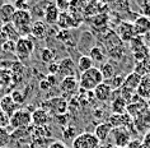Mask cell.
Listing matches in <instances>:
<instances>
[{
  "mask_svg": "<svg viewBox=\"0 0 150 148\" xmlns=\"http://www.w3.org/2000/svg\"><path fill=\"white\" fill-rule=\"evenodd\" d=\"M146 106H149V107H150V97L148 98V102H146Z\"/></svg>",
  "mask_w": 150,
  "mask_h": 148,
  "instance_id": "bcb514c9",
  "label": "cell"
},
{
  "mask_svg": "<svg viewBox=\"0 0 150 148\" xmlns=\"http://www.w3.org/2000/svg\"><path fill=\"white\" fill-rule=\"evenodd\" d=\"M1 70H3V69H1V68H0V77H1Z\"/></svg>",
  "mask_w": 150,
  "mask_h": 148,
  "instance_id": "7dc6e473",
  "label": "cell"
},
{
  "mask_svg": "<svg viewBox=\"0 0 150 148\" xmlns=\"http://www.w3.org/2000/svg\"><path fill=\"white\" fill-rule=\"evenodd\" d=\"M99 70H100L102 77H103V81H110V79H112L116 74H117L116 73L115 66L112 65L111 63H103L102 65H100Z\"/></svg>",
  "mask_w": 150,
  "mask_h": 148,
  "instance_id": "cb8c5ba5",
  "label": "cell"
},
{
  "mask_svg": "<svg viewBox=\"0 0 150 148\" xmlns=\"http://www.w3.org/2000/svg\"><path fill=\"white\" fill-rule=\"evenodd\" d=\"M24 65H23V63H21V61H14L12 63V66H10V71H12V74H17V75H21L23 74V71H24Z\"/></svg>",
  "mask_w": 150,
  "mask_h": 148,
  "instance_id": "d6a6232c",
  "label": "cell"
},
{
  "mask_svg": "<svg viewBox=\"0 0 150 148\" xmlns=\"http://www.w3.org/2000/svg\"><path fill=\"white\" fill-rule=\"evenodd\" d=\"M141 75L140 74H137V73H135V71H132V73H130V74H127L126 77H125V83H123V86L127 87V88H130V89H137V87L139 84H140V82H141Z\"/></svg>",
  "mask_w": 150,
  "mask_h": 148,
  "instance_id": "7402d4cb",
  "label": "cell"
},
{
  "mask_svg": "<svg viewBox=\"0 0 150 148\" xmlns=\"http://www.w3.org/2000/svg\"><path fill=\"white\" fill-rule=\"evenodd\" d=\"M104 82H106L113 91H117V89L121 88V87L123 86V83H125V77L121 75V74H120V75L116 74L112 79H110V81H104Z\"/></svg>",
  "mask_w": 150,
  "mask_h": 148,
  "instance_id": "f1b7e54d",
  "label": "cell"
},
{
  "mask_svg": "<svg viewBox=\"0 0 150 148\" xmlns=\"http://www.w3.org/2000/svg\"><path fill=\"white\" fill-rule=\"evenodd\" d=\"M60 89L62 91V92L65 93H73L76 91V88L79 87V82H78V79L75 77H65L61 79V82H60Z\"/></svg>",
  "mask_w": 150,
  "mask_h": 148,
  "instance_id": "e0dca14e",
  "label": "cell"
},
{
  "mask_svg": "<svg viewBox=\"0 0 150 148\" xmlns=\"http://www.w3.org/2000/svg\"><path fill=\"white\" fill-rule=\"evenodd\" d=\"M70 37H71V33L70 31H67V29H60V31L56 33V39L59 41H62V42H66L67 41H70Z\"/></svg>",
  "mask_w": 150,
  "mask_h": 148,
  "instance_id": "e575fe53",
  "label": "cell"
},
{
  "mask_svg": "<svg viewBox=\"0 0 150 148\" xmlns=\"http://www.w3.org/2000/svg\"><path fill=\"white\" fill-rule=\"evenodd\" d=\"M46 81L50 83L51 87H55L56 84H57V78H56V75H47Z\"/></svg>",
  "mask_w": 150,
  "mask_h": 148,
  "instance_id": "b9f144b4",
  "label": "cell"
},
{
  "mask_svg": "<svg viewBox=\"0 0 150 148\" xmlns=\"http://www.w3.org/2000/svg\"><path fill=\"white\" fill-rule=\"evenodd\" d=\"M31 35L38 40H42L47 35V24L42 21H36L31 26Z\"/></svg>",
  "mask_w": 150,
  "mask_h": 148,
  "instance_id": "ac0fdd59",
  "label": "cell"
},
{
  "mask_svg": "<svg viewBox=\"0 0 150 148\" xmlns=\"http://www.w3.org/2000/svg\"><path fill=\"white\" fill-rule=\"evenodd\" d=\"M9 125L14 129H27L32 125V114L28 110H17L9 117Z\"/></svg>",
  "mask_w": 150,
  "mask_h": 148,
  "instance_id": "3957f363",
  "label": "cell"
},
{
  "mask_svg": "<svg viewBox=\"0 0 150 148\" xmlns=\"http://www.w3.org/2000/svg\"><path fill=\"white\" fill-rule=\"evenodd\" d=\"M117 35L120 37V40H122V41H132L136 37L135 31H134V26L132 23H129V22H122L118 26Z\"/></svg>",
  "mask_w": 150,
  "mask_h": 148,
  "instance_id": "30bf717a",
  "label": "cell"
},
{
  "mask_svg": "<svg viewBox=\"0 0 150 148\" xmlns=\"http://www.w3.org/2000/svg\"><path fill=\"white\" fill-rule=\"evenodd\" d=\"M51 121V115L43 109H36L32 112V125L33 127H47Z\"/></svg>",
  "mask_w": 150,
  "mask_h": 148,
  "instance_id": "ba28073f",
  "label": "cell"
},
{
  "mask_svg": "<svg viewBox=\"0 0 150 148\" xmlns=\"http://www.w3.org/2000/svg\"><path fill=\"white\" fill-rule=\"evenodd\" d=\"M14 6H16L17 10H28L29 12V4L27 1H23V0H18V1L14 3Z\"/></svg>",
  "mask_w": 150,
  "mask_h": 148,
  "instance_id": "74e56055",
  "label": "cell"
},
{
  "mask_svg": "<svg viewBox=\"0 0 150 148\" xmlns=\"http://www.w3.org/2000/svg\"><path fill=\"white\" fill-rule=\"evenodd\" d=\"M102 112H103L102 110H96V111H94V116L96 117H102V115H103Z\"/></svg>",
  "mask_w": 150,
  "mask_h": 148,
  "instance_id": "f6af8a7d",
  "label": "cell"
},
{
  "mask_svg": "<svg viewBox=\"0 0 150 148\" xmlns=\"http://www.w3.org/2000/svg\"><path fill=\"white\" fill-rule=\"evenodd\" d=\"M59 16H60V10L57 9L55 3H48V5L46 6L45 9V21H46L47 24H55L57 23V19H59Z\"/></svg>",
  "mask_w": 150,
  "mask_h": 148,
  "instance_id": "2e32d148",
  "label": "cell"
},
{
  "mask_svg": "<svg viewBox=\"0 0 150 148\" xmlns=\"http://www.w3.org/2000/svg\"><path fill=\"white\" fill-rule=\"evenodd\" d=\"M55 59H56V54L54 50L51 49H47L45 47L41 50V60L45 63V64H51V63H55Z\"/></svg>",
  "mask_w": 150,
  "mask_h": 148,
  "instance_id": "83f0119b",
  "label": "cell"
},
{
  "mask_svg": "<svg viewBox=\"0 0 150 148\" xmlns=\"http://www.w3.org/2000/svg\"><path fill=\"white\" fill-rule=\"evenodd\" d=\"M47 148H66V146L61 140H55V142H52Z\"/></svg>",
  "mask_w": 150,
  "mask_h": 148,
  "instance_id": "60d3db41",
  "label": "cell"
},
{
  "mask_svg": "<svg viewBox=\"0 0 150 148\" xmlns=\"http://www.w3.org/2000/svg\"><path fill=\"white\" fill-rule=\"evenodd\" d=\"M9 124V116H6L4 112H3V110L0 109V127L4 128L5 125Z\"/></svg>",
  "mask_w": 150,
  "mask_h": 148,
  "instance_id": "f35d334b",
  "label": "cell"
},
{
  "mask_svg": "<svg viewBox=\"0 0 150 148\" xmlns=\"http://www.w3.org/2000/svg\"><path fill=\"white\" fill-rule=\"evenodd\" d=\"M38 87H40V89H41V91H48V89L51 88L50 83H48V82L46 81V79H42V81H40Z\"/></svg>",
  "mask_w": 150,
  "mask_h": 148,
  "instance_id": "ab89813d",
  "label": "cell"
},
{
  "mask_svg": "<svg viewBox=\"0 0 150 148\" xmlns=\"http://www.w3.org/2000/svg\"><path fill=\"white\" fill-rule=\"evenodd\" d=\"M142 144H144V146L150 147V130L146 132V134L144 135V139H142Z\"/></svg>",
  "mask_w": 150,
  "mask_h": 148,
  "instance_id": "ee69618b",
  "label": "cell"
},
{
  "mask_svg": "<svg viewBox=\"0 0 150 148\" xmlns=\"http://www.w3.org/2000/svg\"><path fill=\"white\" fill-rule=\"evenodd\" d=\"M100 142L93 133L84 132L76 135L71 143V148H99Z\"/></svg>",
  "mask_w": 150,
  "mask_h": 148,
  "instance_id": "277c9868",
  "label": "cell"
},
{
  "mask_svg": "<svg viewBox=\"0 0 150 148\" xmlns=\"http://www.w3.org/2000/svg\"><path fill=\"white\" fill-rule=\"evenodd\" d=\"M75 74V64L70 58H64L59 61V75L62 78L74 77Z\"/></svg>",
  "mask_w": 150,
  "mask_h": 148,
  "instance_id": "8fae6325",
  "label": "cell"
},
{
  "mask_svg": "<svg viewBox=\"0 0 150 148\" xmlns=\"http://www.w3.org/2000/svg\"><path fill=\"white\" fill-rule=\"evenodd\" d=\"M118 92V89H117ZM111 110L112 112L116 114V115H122V114H126V110H127V102L123 100L122 97H113V100L111 102Z\"/></svg>",
  "mask_w": 150,
  "mask_h": 148,
  "instance_id": "ffe728a7",
  "label": "cell"
},
{
  "mask_svg": "<svg viewBox=\"0 0 150 148\" xmlns=\"http://www.w3.org/2000/svg\"><path fill=\"white\" fill-rule=\"evenodd\" d=\"M1 51L9 52V54H14V55H16V41L6 40L5 42L1 45Z\"/></svg>",
  "mask_w": 150,
  "mask_h": 148,
  "instance_id": "1f68e13d",
  "label": "cell"
},
{
  "mask_svg": "<svg viewBox=\"0 0 150 148\" xmlns=\"http://www.w3.org/2000/svg\"><path fill=\"white\" fill-rule=\"evenodd\" d=\"M78 135V132L76 129L74 127H71V125H66L65 128H64V133H62V137L65 140H70L71 143H73V140L76 138Z\"/></svg>",
  "mask_w": 150,
  "mask_h": 148,
  "instance_id": "f546056e",
  "label": "cell"
},
{
  "mask_svg": "<svg viewBox=\"0 0 150 148\" xmlns=\"http://www.w3.org/2000/svg\"><path fill=\"white\" fill-rule=\"evenodd\" d=\"M141 10H142V16L150 18V1H142L140 3Z\"/></svg>",
  "mask_w": 150,
  "mask_h": 148,
  "instance_id": "8d00e7d4",
  "label": "cell"
},
{
  "mask_svg": "<svg viewBox=\"0 0 150 148\" xmlns=\"http://www.w3.org/2000/svg\"><path fill=\"white\" fill-rule=\"evenodd\" d=\"M93 64L94 63L92 61V59L89 58L88 55H81L79 58V60H78V68H79V70L81 71V73H84V71L92 69Z\"/></svg>",
  "mask_w": 150,
  "mask_h": 148,
  "instance_id": "484cf974",
  "label": "cell"
},
{
  "mask_svg": "<svg viewBox=\"0 0 150 148\" xmlns=\"http://www.w3.org/2000/svg\"><path fill=\"white\" fill-rule=\"evenodd\" d=\"M103 82L104 81L102 74H100L99 68L93 66L92 69L81 73L79 79V87L81 88V91H85V92H93L96 89V87Z\"/></svg>",
  "mask_w": 150,
  "mask_h": 148,
  "instance_id": "6da1fadb",
  "label": "cell"
},
{
  "mask_svg": "<svg viewBox=\"0 0 150 148\" xmlns=\"http://www.w3.org/2000/svg\"><path fill=\"white\" fill-rule=\"evenodd\" d=\"M111 132H112V128H111V125L107 123H100V124H98L96 127V130H94V134L96 137H97V139L99 140V142H104L108 137L111 135Z\"/></svg>",
  "mask_w": 150,
  "mask_h": 148,
  "instance_id": "d6986e66",
  "label": "cell"
},
{
  "mask_svg": "<svg viewBox=\"0 0 150 148\" xmlns=\"http://www.w3.org/2000/svg\"><path fill=\"white\" fill-rule=\"evenodd\" d=\"M47 71H48V75H57L59 74V63L55 61V63L48 64Z\"/></svg>",
  "mask_w": 150,
  "mask_h": 148,
  "instance_id": "d590c367",
  "label": "cell"
},
{
  "mask_svg": "<svg viewBox=\"0 0 150 148\" xmlns=\"http://www.w3.org/2000/svg\"><path fill=\"white\" fill-rule=\"evenodd\" d=\"M110 137H112L113 143L118 148H125V147L129 146V143H130V134H129V132H127L126 128L112 129Z\"/></svg>",
  "mask_w": 150,
  "mask_h": 148,
  "instance_id": "52a82bcc",
  "label": "cell"
},
{
  "mask_svg": "<svg viewBox=\"0 0 150 148\" xmlns=\"http://www.w3.org/2000/svg\"><path fill=\"white\" fill-rule=\"evenodd\" d=\"M141 144L142 143L140 142V140H132V142L130 140V143H129V146H127V148H140Z\"/></svg>",
  "mask_w": 150,
  "mask_h": 148,
  "instance_id": "7bdbcfd3",
  "label": "cell"
},
{
  "mask_svg": "<svg viewBox=\"0 0 150 148\" xmlns=\"http://www.w3.org/2000/svg\"><path fill=\"white\" fill-rule=\"evenodd\" d=\"M41 109L46 110L51 116H61L66 115L67 109H69V104L64 97H54L43 102V105L41 106Z\"/></svg>",
  "mask_w": 150,
  "mask_h": 148,
  "instance_id": "7a4b0ae2",
  "label": "cell"
},
{
  "mask_svg": "<svg viewBox=\"0 0 150 148\" xmlns=\"http://www.w3.org/2000/svg\"><path fill=\"white\" fill-rule=\"evenodd\" d=\"M112 93H113V89H112L106 82L100 83V84L97 86L96 89L93 91L94 98L96 100H98V101H100V102H106L108 100H111Z\"/></svg>",
  "mask_w": 150,
  "mask_h": 148,
  "instance_id": "9c48e42d",
  "label": "cell"
},
{
  "mask_svg": "<svg viewBox=\"0 0 150 148\" xmlns=\"http://www.w3.org/2000/svg\"><path fill=\"white\" fill-rule=\"evenodd\" d=\"M137 96L141 98H149L150 97V75L146 74L141 78V82L137 87Z\"/></svg>",
  "mask_w": 150,
  "mask_h": 148,
  "instance_id": "44dd1931",
  "label": "cell"
},
{
  "mask_svg": "<svg viewBox=\"0 0 150 148\" xmlns=\"http://www.w3.org/2000/svg\"><path fill=\"white\" fill-rule=\"evenodd\" d=\"M1 31L4 33V36L6 37V40H10V41H17L21 39L19 37V33H18L17 28L13 26V23H6V24H3L1 27Z\"/></svg>",
  "mask_w": 150,
  "mask_h": 148,
  "instance_id": "603a6c76",
  "label": "cell"
},
{
  "mask_svg": "<svg viewBox=\"0 0 150 148\" xmlns=\"http://www.w3.org/2000/svg\"><path fill=\"white\" fill-rule=\"evenodd\" d=\"M33 51H35V44L29 37H21L16 42V56L18 58V61L22 63L27 60Z\"/></svg>",
  "mask_w": 150,
  "mask_h": 148,
  "instance_id": "5b68a950",
  "label": "cell"
},
{
  "mask_svg": "<svg viewBox=\"0 0 150 148\" xmlns=\"http://www.w3.org/2000/svg\"><path fill=\"white\" fill-rule=\"evenodd\" d=\"M89 58L92 59L93 63L103 64L104 60H106V55H104V52L102 51V49L100 47L94 46V47L91 49V51H89Z\"/></svg>",
  "mask_w": 150,
  "mask_h": 148,
  "instance_id": "d4e9b609",
  "label": "cell"
},
{
  "mask_svg": "<svg viewBox=\"0 0 150 148\" xmlns=\"http://www.w3.org/2000/svg\"><path fill=\"white\" fill-rule=\"evenodd\" d=\"M10 96H12V98L17 105H22L25 101V94L23 92H21V91H13V93Z\"/></svg>",
  "mask_w": 150,
  "mask_h": 148,
  "instance_id": "836d02e7",
  "label": "cell"
},
{
  "mask_svg": "<svg viewBox=\"0 0 150 148\" xmlns=\"http://www.w3.org/2000/svg\"><path fill=\"white\" fill-rule=\"evenodd\" d=\"M17 106L18 105L14 102V100L12 98L10 94H5V96H3L1 100H0V109H1L3 112H4L6 116H9V117L18 110Z\"/></svg>",
  "mask_w": 150,
  "mask_h": 148,
  "instance_id": "9a60e30c",
  "label": "cell"
},
{
  "mask_svg": "<svg viewBox=\"0 0 150 148\" xmlns=\"http://www.w3.org/2000/svg\"><path fill=\"white\" fill-rule=\"evenodd\" d=\"M16 6L14 4H10V3H5L0 6V22L3 24L6 23H12L14 13H16Z\"/></svg>",
  "mask_w": 150,
  "mask_h": 148,
  "instance_id": "5bb4252c",
  "label": "cell"
},
{
  "mask_svg": "<svg viewBox=\"0 0 150 148\" xmlns=\"http://www.w3.org/2000/svg\"><path fill=\"white\" fill-rule=\"evenodd\" d=\"M132 26H134V31L136 36L145 35V33L150 32V18L140 16L139 18H136V21L132 23Z\"/></svg>",
  "mask_w": 150,
  "mask_h": 148,
  "instance_id": "4fadbf2b",
  "label": "cell"
},
{
  "mask_svg": "<svg viewBox=\"0 0 150 148\" xmlns=\"http://www.w3.org/2000/svg\"><path fill=\"white\" fill-rule=\"evenodd\" d=\"M91 19H93L92 23L98 28H106L108 24V21H110L107 14H104V13H99V14H97V16H93V17H91Z\"/></svg>",
  "mask_w": 150,
  "mask_h": 148,
  "instance_id": "4316f807",
  "label": "cell"
},
{
  "mask_svg": "<svg viewBox=\"0 0 150 148\" xmlns=\"http://www.w3.org/2000/svg\"><path fill=\"white\" fill-rule=\"evenodd\" d=\"M81 24V19H76L73 14H70L69 12H60L59 19H57V26L61 29H70L76 28Z\"/></svg>",
  "mask_w": 150,
  "mask_h": 148,
  "instance_id": "8992f818",
  "label": "cell"
},
{
  "mask_svg": "<svg viewBox=\"0 0 150 148\" xmlns=\"http://www.w3.org/2000/svg\"><path fill=\"white\" fill-rule=\"evenodd\" d=\"M131 121V116L129 114H122V115H116V114H112V115L108 117L107 123L111 125L112 129L116 128H126V125H129Z\"/></svg>",
  "mask_w": 150,
  "mask_h": 148,
  "instance_id": "7c38bea8",
  "label": "cell"
},
{
  "mask_svg": "<svg viewBox=\"0 0 150 148\" xmlns=\"http://www.w3.org/2000/svg\"><path fill=\"white\" fill-rule=\"evenodd\" d=\"M10 140V134L6 132L5 128L0 127V148H6Z\"/></svg>",
  "mask_w": 150,
  "mask_h": 148,
  "instance_id": "4dcf8cb0",
  "label": "cell"
}]
</instances>
